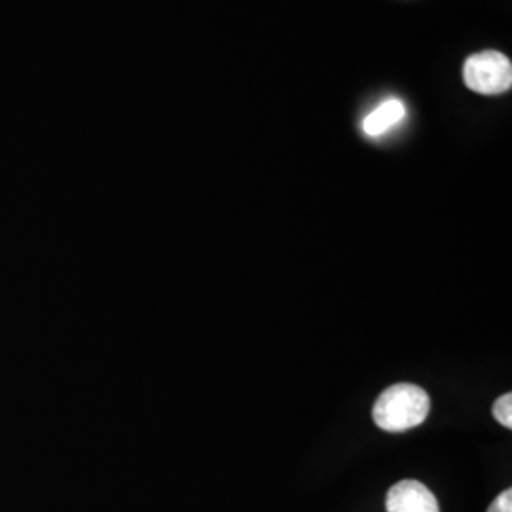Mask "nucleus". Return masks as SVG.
Returning a JSON list of instances; mask_svg holds the SVG:
<instances>
[{
	"label": "nucleus",
	"mask_w": 512,
	"mask_h": 512,
	"mask_svg": "<svg viewBox=\"0 0 512 512\" xmlns=\"http://www.w3.org/2000/svg\"><path fill=\"white\" fill-rule=\"evenodd\" d=\"M488 512H512V490L497 495L494 503L488 507Z\"/></svg>",
	"instance_id": "423d86ee"
},
{
	"label": "nucleus",
	"mask_w": 512,
	"mask_h": 512,
	"mask_svg": "<svg viewBox=\"0 0 512 512\" xmlns=\"http://www.w3.org/2000/svg\"><path fill=\"white\" fill-rule=\"evenodd\" d=\"M387 512H440L435 494L418 480H403L395 484L385 497Z\"/></svg>",
	"instance_id": "7ed1b4c3"
},
{
	"label": "nucleus",
	"mask_w": 512,
	"mask_h": 512,
	"mask_svg": "<svg viewBox=\"0 0 512 512\" xmlns=\"http://www.w3.org/2000/svg\"><path fill=\"white\" fill-rule=\"evenodd\" d=\"M494 418L499 421L503 427L512 429V395L505 393L501 395L494 404Z\"/></svg>",
	"instance_id": "39448f33"
},
{
	"label": "nucleus",
	"mask_w": 512,
	"mask_h": 512,
	"mask_svg": "<svg viewBox=\"0 0 512 512\" xmlns=\"http://www.w3.org/2000/svg\"><path fill=\"white\" fill-rule=\"evenodd\" d=\"M463 80L471 92L499 95L512 86V65L507 55L482 52L471 55L463 67Z\"/></svg>",
	"instance_id": "f03ea898"
},
{
	"label": "nucleus",
	"mask_w": 512,
	"mask_h": 512,
	"mask_svg": "<svg viewBox=\"0 0 512 512\" xmlns=\"http://www.w3.org/2000/svg\"><path fill=\"white\" fill-rule=\"evenodd\" d=\"M431 399L425 389L414 384H395L378 397L372 418L382 431L403 433L427 420Z\"/></svg>",
	"instance_id": "f257e3e1"
},
{
	"label": "nucleus",
	"mask_w": 512,
	"mask_h": 512,
	"mask_svg": "<svg viewBox=\"0 0 512 512\" xmlns=\"http://www.w3.org/2000/svg\"><path fill=\"white\" fill-rule=\"evenodd\" d=\"M404 118V105L403 101L399 99H389L382 103L376 110H372L365 118V129L366 135L370 137H378L385 131L397 126Z\"/></svg>",
	"instance_id": "20e7f679"
}]
</instances>
